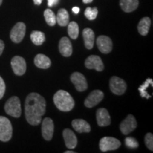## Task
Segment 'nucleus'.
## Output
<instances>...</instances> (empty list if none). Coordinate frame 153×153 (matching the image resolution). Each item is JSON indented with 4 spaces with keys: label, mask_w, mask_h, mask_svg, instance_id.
I'll return each mask as SVG.
<instances>
[{
    "label": "nucleus",
    "mask_w": 153,
    "mask_h": 153,
    "mask_svg": "<svg viewBox=\"0 0 153 153\" xmlns=\"http://www.w3.org/2000/svg\"><path fill=\"white\" fill-rule=\"evenodd\" d=\"M62 135L67 148L69 149H74L76 148L77 145V139L73 131L68 128L65 129L63 131Z\"/></svg>",
    "instance_id": "obj_15"
},
{
    "label": "nucleus",
    "mask_w": 153,
    "mask_h": 153,
    "mask_svg": "<svg viewBox=\"0 0 153 153\" xmlns=\"http://www.w3.org/2000/svg\"><path fill=\"white\" fill-rule=\"evenodd\" d=\"M145 143L146 145L147 148L149 150H153V135L151 133H147V135L145 137Z\"/></svg>",
    "instance_id": "obj_30"
},
{
    "label": "nucleus",
    "mask_w": 153,
    "mask_h": 153,
    "mask_svg": "<svg viewBox=\"0 0 153 153\" xmlns=\"http://www.w3.org/2000/svg\"><path fill=\"white\" fill-rule=\"evenodd\" d=\"M104 99V93L101 90H94L89 94L85 101L86 107L91 108L97 106Z\"/></svg>",
    "instance_id": "obj_12"
},
{
    "label": "nucleus",
    "mask_w": 153,
    "mask_h": 153,
    "mask_svg": "<svg viewBox=\"0 0 153 153\" xmlns=\"http://www.w3.org/2000/svg\"><path fill=\"white\" fill-rule=\"evenodd\" d=\"M74 152H73V151H67V152H65V153H74Z\"/></svg>",
    "instance_id": "obj_37"
},
{
    "label": "nucleus",
    "mask_w": 153,
    "mask_h": 153,
    "mask_svg": "<svg viewBox=\"0 0 153 153\" xmlns=\"http://www.w3.org/2000/svg\"><path fill=\"white\" fill-rule=\"evenodd\" d=\"M72 127L78 133H89L91 131V126L88 122L83 119H74L72 122Z\"/></svg>",
    "instance_id": "obj_18"
},
{
    "label": "nucleus",
    "mask_w": 153,
    "mask_h": 153,
    "mask_svg": "<svg viewBox=\"0 0 153 153\" xmlns=\"http://www.w3.org/2000/svg\"><path fill=\"white\" fill-rule=\"evenodd\" d=\"M30 40L36 45H41L45 41V36L43 32L33 30L30 34Z\"/></svg>",
    "instance_id": "obj_24"
},
{
    "label": "nucleus",
    "mask_w": 153,
    "mask_h": 153,
    "mask_svg": "<svg viewBox=\"0 0 153 153\" xmlns=\"http://www.w3.org/2000/svg\"><path fill=\"white\" fill-rule=\"evenodd\" d=\"M54 133V123L50 118H44L42 123V135L45 140H51Z\"/></svg>",
    "instance_id": "obj_11"
},
{
    "label": "nucleus",
    "mask_w": 153,
    "mask_h": 153,
    "mask_svg": "<svg viewBox=\"0 0 153 153\" xmlns=\"http://www.w3.org/2000/svg\"><path fill=\"white\" fill-rule=\"evenodd\" d=\"M93 0H82V1H83L85 4H88V3H91V1H92Z\"/></svg>",
    "instance_id": "obj_36"
},
{
    "label": "nucleus",
    "mask_w": 153,
    "mask_h": 153,
    "mask_svg": "<svg viewBox=\"0 0 153 153\" xmlns=\"http://www.w3.org/2000/svg\"><path fill=\"white\" fill-rule=\"evenodd\" d=\"M4 49V43L1 40H0V55L2 54Z\"/></svg>",
    "instance_id": "obj_33"
},
{
    "label": "nucleus",
    "mask_w": 153,
    "mask_h": 153,
    "mask_svg": "<svg viewBox=\"0 0 153 153\" xmlns=\"http://www.w3.org/2000/svg\"><path fill=\"white\" fill-rule=\"evenodd\" d=\"M68 35L72 39H76L79 36V26L76 22H72L68 24Z\"/></svg>",
    "instance_id": "obj_25"
},
{
    "label": "nucleus",
    "mask_w": 153,
    "mask_h": 153,
    "mask_svg": "<svg viewBox=\"0 0 153 153\" xmlns=\"http://www.w3.org/2000/svg\"><path fill=\"white\" fill-rule=\"evenodd\" d=\"M11 68L15 74L22 76L26 72V63L24 58L20 56H14L11 61Z\"/></svg>",
    "instance_id": "obj_9"
},
{
    "label": "nucleus",
    "mask_w": 153,
    "mask_h": 153,
    "mask_svg": "<svg viewBox=\"0 0 153 153\" xmlns=\"http://www.w3.org/2000/svg\"><path fill=\"white\" fill-rule=\"evenodd\" d=\"M97 124L101 127L109 126L111 124V116L106 108H99L97 111Z\"/></svg>",
    "instance_id": "obj_16"
},
{
    "label": "nucleus",
    "mask_w": 153,
    "mask_h": 153,
    "mask_svg": "<svg viewBox=\"0 0 153 153\" xmlns=\"http://www.w3.org/2000/svg\"><path fill=\"white\" fill-rule=\"evenodd\" d=\"M97 45L99 51L104 54H108L112 51V41L106 36H99L97 40Z\"/></svg>",
    "instance_id": "obj_13"
},
{
    "label": "nucleus",
    "mask_w": 153,
    "mask_h": 153,
    "mask_svg": "<svg viewBox=\"0 0 153 153\" xmlns=\"http://www.w3.org/2000/svg\"><path fill=\"white\" fill-rule=\"evenodd\" d=\"M60 0H48V5L49 7H53L58 4Z\"/></svg>",
    "instance_id": "obj_32"
},
{
    "label": "nucleus",
    "mask_w": 153,
    "mask_h": 153,
    "mask_svg": "<svg viewBox=\"0 0 153 153\" xmlns=\"http://www.w3.org/2000/svg\"><path fill=\"white\" fill-rule=\"evenodd\" d=\"M125 143H126V146H127L128 148H131V149L137 148V147L139 146L138 142L137 141V140L132 137H126L125 140Z\"/></svg>",
    "instance_id": "obj_29"
},
{
    "label": "nucleus",
    "mask_w": 153,
    "mask_h": 153,
    "mask_svg": "<svg viewBox=\"0 0 153 153\" xmlns=\"http://www.w3.org/2000/svg\"><path fill=\"white\" fill-rule=\"evenodd\" d=\"M69 14L68 11L65 9H60L57 12L56 16V22L60 25V26H68L69 24Z\"/></svg>",
    "instance_id": "obj_23"
},
{
    "label": "nucleus",
    "mask_w": 153,
    "mask_h": 153,
    "mask_svg": "<svg viewBox=\"0 0 153 153\" xmlns=\"http://www.w3.org/2000/svg\"><path fill=\"white\" fill-rule=\"evenodd\" d=\"M6 90V85L1 76H0V99L4 97Z\"/></svg>",
    "instance_id": "obj_31"
},
{
    "label": "nucleus",
    "mask_w": 153,
    "mask_h": 153,
    "mask_svg": "<svg viewBox=\"0 0 153 153\" xmlns=\"http://www.w3.org/2000/svg\"><path fill=\"white\" fill-rule=\"evenodd\" d=\"M79 10H80L79 8L77 7H74L73 8H72V11H73L74 14H77L79 12Z\"/></svg>",
    "instance_id": "obj_34"
},
{
    "label": "nucleus",
    "mask_w": 153,
    "mask_h": 153,
    "mask_svg": "<svg viewBox=\"0 0 153 153\" xmlns=\"http://www.w3.org/2000/svg\"><path fill=\"white\" fill-rule=\"evenodd\" d=\"M151 24V20L149 17H144L140 21L137 25V30L139 33L142 36H146L148 33Z\"/></svg>",
    "instance_id": "obj_22"
},
{
    "label": "nucleus",
    "mask_w": 153,
    "mask_h": 153,
    "mask_svg": "<svg viewBox=\"0 0 153 153\" xmlns=\"http://www.w3.org/2000/svg\"><path fill=\"white\" fill-rule=\"evenodd\" d=\"M110 89L116 95H122L125 93L127 89L126 82L118 76H114L110 79Z\"/></svg>",
    "instance_id": "obj_6"
},
{
    "label": "nucleus",
    "mask_w": 153,
    "mask_h": 153,
    "mask_svg": "<svg viewBox=\"0 0 153 153\" xmlns=\"http://www.w3.org/2000/svg\"><path fill=\"white\" fill-rule=\"evenodd\" d=\"M36 66L41 69H48L51 65V61L48 57L43 54H38L34 58Z\"/></svg>",
    "instance_id": "obj_20"
},
{
    "label": "nucleus",
    "mask_w": 153,
    "mask_h": 153,
    "mask_svg": "<svg viewBox=\"0 0 153 153\" xmlns=\"http://www.w3.org/2000/svg\"><path fill=\"white\" fill-rule=\"evenodd\" d=\"M44 17H45V22L49 26H53L56 24V16L51 9H45L44 11Z\"/></svg>",
    "instance_id": "obj_27"
},
{
    "label": "nucleus",
    "mask_w": 153,
    "mask_h": 153,
    "mask_svg": "<svg viewBox=\"0 0 153 153\" xmlns=\"http://www.w3.org/2000/svg\"><path fill=\"white\" fill-rule=\"evenodd\" d=\"M138 5V0H120V6L122 10L127 13L135 11Z\"/></svg>",
    "instance_id": "obj_21"
},
{
    "label": "nucleus",
    "mask_w": 153,
    "mask_h": 153,
    "mask_svg": "<svg viewBox=\"0 0 153 153\" xmlns=\"http://www.w3.org/2000/svg\"><path fill=\"white\" fill-rule=\"evenodd\" d=\"M45 110L46 101L42 96L35 92L27 96L25 101V116L28 123L32 126L39 125Z\"/></svg>",
    "instance_id": "obj_1"
},
{
    "label": "nucleus",
    "mask_w": 153,
    "mask_h": 153,
    "mask_svg": "<svg viewBox=\"0 0 153 153\" xmlns=\"http://www.w3.org/2000/svg\"><path fill=\"white\" fill-rule=\"evenodd\" d=\"M85 66L88 69H94L97 71L101 72L104 70V63L101 57L97 55H90L85 60Z\"/></svg>",
    "instance_id": "obj_14"
},
{
    "label": "nucleus",
    "mask_w": 153,
    "mask_h": 153,
    "mask_svg": "<svg viewBox=\"0 0 153 153\" xmlns=\"http://www.w3.org/2000/svg\"><path fill=\"white\" fill-rule=\"evenodd\" d=\"M85 15L89 20H94L98 15V9L97 7H87L85 11Z\"/></svg>",
    "instance_id": "obj_28"
},
{
    "label": "nucleus",
    "mask_w": 153,
    "mask_h": 153,
    "mask_svg": "<svg viewBox=\"0 0 153 153\" xmlns=\"http://www.w3.org/2000/svg\"><path fill=\"white\" fill-rule=\"evenodd\" d=\"M53 102L57 108L62 111H70L74 106V101L68 91L59 90L53 97Z\"/></svg>",
    "instance_id": "obj_2"
},
{
    "label": "nucleus",
    "mask_w": 153,
    "mask_h": 153,
    "mask_svg": "<svg viewBox=\"0 0 153 153\" xmlns=\"http://www.w3.org/2000/svg\"><path fill=\"white\" fill-rule=\"evenodd\" d=\"M59 51L64 57H70L72 53V46L70 39L67 37H62L59 42Z\"/></svg>",
    "instance_id": "obj_17"
},
{
    "label": "nucleus",
    "mask_w": 153,
    "mask_h": 153,
    "mask_svg": "<svg viewBox=\"0 0 153 153\" xmlns=\"http://www.w3.org/2000/svg\"><path fill=\"white\" fill-rule=\"evenodd\" d=\"M1 3H2V0H0V5L1 4Z\"/></svg>",
    "instance_id": "obj_38"
},
{
    "label": "nucleus",
    "mask_w": 153,
    "mask_h": 153,
    "mask_svg": "<svg viewBox=\"0 0 153 153\" xmlns=\"http://www.w3.org/2000/svg\"><path fill=\"white\" fill-rule=\"evenodd\" d=\"M5 112L14 118H19L22 115L20 99L17 97H12L9 99L4 106Z\"/></svg>",
    "instance_id": "obj_3"
},
{
    "label": "nucleus",
    "mask_w": 153,
    "mask_h": 153,
    "mask_svg": "<svg viewBox=\"0 0 153 153\" xmlns=\"http://www.w3.org/2000/svg\"><path fill=\"white\" fill-rule=\"evenodd\" d=\"M137 121L133 115L129 114L120 124V132L123 135H128L136 128Z\"/></svg>",
    "instance_id": "obj_8"
},
{
    "label": "nucleus",
    "mask_w": 153,
    "mask_h": 153,
    "mask_svg": "<svg viewBox=\"0 0 153 153\" xmlns=\"http://www.w3.org/2000/svg\"><path fill=\"white\" fill-rule=\"evenodd\" d=\"M43 0H33V2L36 5H41Z\"/></svg>",
    "instance_id": "obj_35"
},
{
    "label": "nucleus",
    "mask_w": 153,
    "mask_h": 153,
    "mask_svg": "<svg viewBox=\"0 0 153 153\" xmlns=\"http://www.w3.org/2000/svg\"><path fill=\"white\" fill-rule=\"evenodd\" d=\"M82 36H83L84 41H85V47L87 49L91 50L94 47V33L91 28H85L82 32Z\"/></svg>",
    "instance_id": "obj_19"
},
{
    "label": "nucleus",
    "mask_w": 153,
    "mask_h": 153,
    "mask_svg": "<svg viewBox=\"0 0 153 153\" xmlns=\"http://www.w3.org/2000/svg\"><path fill=\"white\" fill-rule=\"evenodd\" d=\"M152 79H150V78H148L147 79L146 81H145L144 83L142 85H140L138 87V91L140 93V96L142 97H144V98L146 99H150L151 97V96L150 94H148V93L146 91L147 88H148L149 86H152L153 83H152Z\"/></svg>",
    "instance_id": "obj_26"
},
{
    "label": "nucleus",
    "mask_w": 153,
    "mask_h": 153,
    "mask_svg": "<svg viewBox=\"0 0 153 153\" xmlns=\"http://www.w3.org/2000/svg\"><path fill=\"white\" fill-rule=\"evenodd\" d=\"M13 128L8 118L4 116H0V140L7 142L12 137Z\"/></svg>",
    "instance_id": "obj_4"
},
{
    "label": "nucleus",
    "mask_w": 153,
    "mask_h": 153,
    "mask_svg": "<svg viewBox=\"0 0 153 153\" xmlns=\"http://www.w3.org/2000/svg\"><path fill=\"white\" fill-rule=\"evenodd\" d=\"M71 82L75 87L76 89L79 91H84L87 89V82L85 76L80 72H74L70 76Z\"/></svg>",
    "instance_id": "obj_10"
},
{
    "label": "nucleus",
    "mask_w": 153,
    "mask_h": 153,
    "mask_svg": "<svg viewBox=\"0 0 153 153\" xmlns=\"http://www.w3.org/2000/svg\"><path fill=\"white\" fill-rule=\"evenodd\" d=\"M25 34L26 25L23 22H18L11 30L10 38L14 43H19L24 39Z\"/></svg>",
    "instance_id": "obj_7"
},
{
    "label": "nucleus",
    "mask_w": 153,
    "mask_h": 153,
    "mask_svg": "<svg viewBox=\"0 0 153 153\" xmlns=\"http://www.w3.org/2000/svg\"><path fill=\"white\" fill-rule=\"evenodd\" d=\"M121 143L118 139L113 137H104L99 142V148L102 152L109 150H115L118 149Z\"/></svg>",
    "instance_id": "obj_5"
}]
</instances>
